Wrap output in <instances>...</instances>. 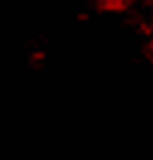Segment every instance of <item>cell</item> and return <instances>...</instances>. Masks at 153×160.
Here are the masks:
<instances>
[{"label":"cell","mask_w":153,"mask_h":160,"mask_svg":"<svg viewBox=\"0 0 153 160\" xmlns=\"http://www.w3.org/2000/svg\"><path fill=\"white\" fill-rule=\"evenodd\" d=\"M146 8H148V12H151V17H153V0H146Z\"/></svg>","instance_id":"6da1fadb"}]
</instances>
